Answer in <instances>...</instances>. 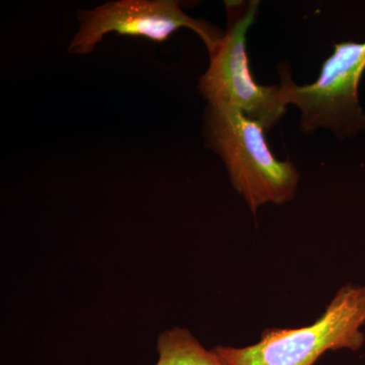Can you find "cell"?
<instances>
[{"label":"cell","instance_id":"obj_4","mask_svg":"<svg viewBox=\"0 0 365 365\" xmlns=\"http://www.w3.org/2000/svg\"><path fill=\"white\" fill-rule=\"evenodd\" d=\"M364 71L365 42L334 45L333 54L324 61L311 85H297L289 69H279L283 101L300 110L302 132L326 128L343 139L365 131V113L359 98Z\"/></svg>","mask_w":365,"mask_h":365},{"label":"cell","instance_id":"obj_2","mask_svg":"<svg viewBox=\"0 0 365 365\" xmlns=\"http://www.w3.org/2000/svg\"><path fill=\"white\" fill-rule=\"evenodd\" d=\"M365 287L339 289L321 318L297 329H266L257 344L217 346L225 365H314L327 351H357L364 344Z\"/></svg>","mask_w":365,"mask_h":365},{"label":"cell","instance_id":"obj_5","mask_svg":"<svg viewBox=\"0 0 365 365\" xmlns=\"http://www.w3.org/2000/svg\"><path fill=\"white\" fill-rule=\"evenodd\" d=\"M78 16L81 26L68 47L73 55L90 54L110 33L163 43L180 29L188 28L201 38L208 52L225 35L207 21L185 14L174 0H119L78 11Z\"/></svg>","mask_w":365,"mask_h":365},{"label":"cell","instance_id":"obj_6","mask_svg":"<svg viewBox=\"0 0 365 365\" xmlns=\"http://www.w3.org/2000/svg\"><path fill=\"white\" fill-rule=\"evenodd\" d=\"M155 365H225L212 350H207L189 330L174 327L160 334Z\"/></svg>","mask_w":365,"mask_h":365},{"label":"cell","instance_id":"obj_3","mask_svg":"<svg viewBox=\"0 0 365 365\" xmlns=\"http://www.w3.org/2000/svg\"><path fill=\"white\" fill-rule=\"evenodd\" d=\"M225 6L227 29L209 52L210 62L199 78V91L208 105L237 108L269 132L284 116L287 105L280 85H259L250 68L247 33L256 21L260 1H225Z\"/></svg>","mask_w":365,"mask_h":365},{"label":"cell","instance_id":"obj_1","mask_svg":"<svg viewBox=\"0 0 365 365\" xmlns=\"http://www.w3.org/2000/svg\"><path fill=\"white\" fill-rule=\"evenodd\" d=\"M204 138L225 163L232 187L254 213L264 204L287 203L299 187V174L290 160L281 162L269 148L266 130L237 108L208 105Z\"/></svg>","mask_w":365,"mask_h":365}]
</instances>
